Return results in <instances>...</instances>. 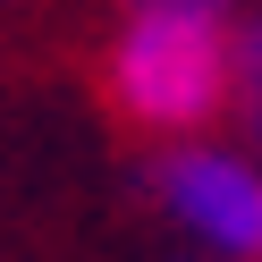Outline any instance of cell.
Here are the masks:
<instances>
[{
    "label": "cell",
    "mask_w": 262,
    "mask_h": 262,
    "mask_svg": "<svg viewBox=\"0 0 262 262\" xmlns=\"http://www.w3.org/2000/svg\"><path fill=\"white\" fill-rule=\"evenodd\" d=\"M102 85L119 119L152 127V136L186 144L237 102V34H228L220 0H152L127 9L119 34L102 51Z\"/></svg>",
    "instance_id": "6da1fadb"
},
{
    "label": "cell",
    "mask_w": 262,
    "mask_h": 262,
    "mask_svg": "<svg viewBox=\"0 0 262 262\" xmlns=\"http://www.w3.org/2000/svg\"><path fill=\"white\" fill-rule=\"evenodd\" d=\"M152 203L220 262H262V161L228 144H169L152 161Z\"/></svg>",
    "instance_id": "7a4b0ae2"
},
{
    "label": "cell",
    "mask_w": 262,
    "mask_h": 262,
    "mask_svg": "<svg viewBox=\"0 0 262 262\" xmlns=\"http://www.w3.org/2000/svg\"><path fill=\"white\" fill-rule=\"evenodd\" d=\"M237 110L245 127H254V144H262V17L254 26H237Z\"/></svg>",
    "instance_id": "3957f363"
},
{
    "label": "cell",
    "mask_w": 262,
    "mask_h": 262,
    "mask_svg": "<svg viewBox=\"0 0 262 262\" xmlns=\"http://www.w3.org/2000/svg\"><path fill=\"white\" fill-rule=\"evenodd\" d=\"M127 9H152V0H127Z\"/></svg>",
    "instance_id": "277c9868"
}]
</instances>
